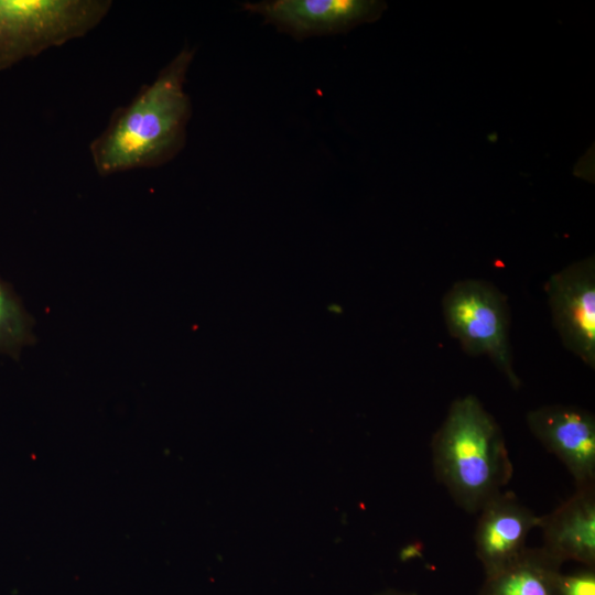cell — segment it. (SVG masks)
I'll list each match as a JSON object with an SVG mask.
<instances>
[{"label": "cell", "mask_w": 595, "mask_h": 595, "mask_svg": "<svg viewBox=\"0 0 595 595\" xmlns=\"http://www.w3.org/2000/svg\"><path fill=\"white\" fill-rule=\"evenodd\" d=\"M561 595H595V569L584 566L570 574H561Z\"/></svg>", "instance_id": "7c38bea8"}, {"label": "cell", "mask_w": 595, "mask_h": 595, "mask_svg": "<svg viewBox=\"0 0 595 595\" xmlns=\"http://www.w3.org/2000/svg\"><path fill=\"white\" fill-rule=\"evenodd\" d=\"M527 425L567 468L575 486L595 483V416L586 409L548 404L530 410Z\"/></svg>", "instance_id": "8992f818"}, {"label": "cell", "mask_w": 595, "mask_h": 595, "mask_svg": "<svg viewBox=\"0 0 595 595\" xmlns=\"http://www.w3.org/2000/svg\"><path fill=\"white\" fill-rule=\"evenodd\" d=\"M431 452L436 480L468 513H477L512 477L502 430L473 394L451 403Z\"/></svg>", "instance_id": "7a4b0ae2"}, {"label": "cell", "mask_w": 595, "mask_h": 595, "mask_svg": "<svg viewBox=\"0 0 595 595\" xmlns=\"http://www.w3.org/2000/svg\"><path fill=\"white\" fill-rule=\"evenodd\" d=\"M383 8V2L374 0H274L246 3L247 10L299 37L346 31L376 19Z\"/></svg>", "instance_id": "ba28073f"}, {"label": "cell", "mask_w": 595, "mask_h": 595, "mask_svg": "<svg viewBox=\"0 0 595 595\" xmlns=\"http://www.w3.org/2000/svg\"><path fill=\"white\" fill-rule=\"evenodd\" d=\"M477 513L475 553L488 576L522 555L530 531L539 527L540 516L512 491L504 490L487 500Z\"/></svg>", "instance_id": "52a82bcc"}, {"label": "cell", "mask_w": 595, "mask_h": 595, "mask_svg": "<svg viewBox=\"0 0 595 595\" xmlns=\"http://www.w3.org/2000/svg\"><path fill=\"white\" fill-rule=\"evenodd\" d=\"M194 50L183 47L125 106L116 108L105 129L89 143L96 173L109 176L153 169L184 148L192 102L185 91Z\"/></svg>", "instance_id": "6da1fadb"}, {"label": "cell", "mask_w": 595, "mask_h": 595, "mask_svg": "<svg viewBox=\"0 0 595 595\" xmlns=\"http://www.w3.org/2000/svg\"><path fill=\"white\" fill-rule=\"evenodd\" d=\"M544 290L563 346L595 368V261L593 257L554 272Z\"/></svg>", "instance_id": "5b68a950"}, {"label": "cell", "mask_w": 595, "mask_h": 595, "mask_svg": "<svg viewBox=\"0 0 595 595\" xmlns=\"http://www.w3.org/2000/svg\"><path fill=\"white\" fill-rule=\"evenodd\" d=\"M442 312L448 334L464 351L487 356L513 389L520 388L509 338L507 298L493 283L456 281L442 299Z\"/></svg>", "instance_id": "277c9868"}, {"label": "cell", "mask_w": 595, "mask_h": 595, "mask_svg": "<svg viewBox=\"0 0 595 595\" xmlns=\"http://www.w3.org/2000/svg\"><path fill=\"white\" fill-rule=\"evenodd\" d=\"M561 566L542 547H528L513 563L485 576L477 595H561Z\"/></svg>", "instance_id": "30bf717a"}, {"label": "cell", "mask_w": 595, "mask_h": 595, "mask_svg": "<svg viewBox=\"0 0 595 595\" xmlns=\"http://www.w3.org/2000/svg\"><path fill=\"white\" fill-rule=\"evenodd\" d=\"M25 337V320L20 305L0 283V347H12Z\"/></svg>", "instance_id": "8fae6325"}, {"label": "cell", "mask_w": 595, "mask_h": 595, "mask_svg": "<svg viewBox=\"0 0 595 595\" xmlns=\"http://www.w3.org/2000/svg\"><path fill=\"white\" fill-rule=\"evenodd\" d=\"M377 595H418L416 593H412V592H402V591H397V589H387V591H383V592H380L379 594Z\"/></svg>", "instance_id": "4fadbf2b"}, {"label": "cell", "mask_w": 595, "mask_h": 595, "mask_svg": "<svg viewBox=\"0 0 595 595\" xmlns=\"http://www.w3.org/2000/svg\"><path fill=\"white\" fill-rule=\"evenodd\" d=\"M538 528L542 549L552 558L595 569V483L575 486L566 500L540 516Z\"/></svg>", "instance_id": "9c48e42d"}, {"label": "cell", "mask_w": 595, "mask_h": 595, "mask_svg": "<svg viewBox=\"0 0 595 595\" xmlns=\"http://www.w3.org/2000/svg\"><path fill=\"white\" fill-rule=\"evenodd\" d=\"M111 8L110 0H0V72L87 35Z\"/></svg>", "instance_id": "3957f363"}]
</instances>
